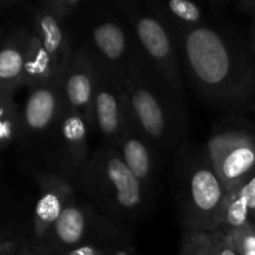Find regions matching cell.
<instances>
[{
    "label": "cell",
    "mask_w": 255,
    "mask_h": 255,
    "mask_svg": "<svg viewBox=\"0 0 255 255\" xmlns=\"http://www.w3.org/2000/svg\"><path fill=\"white\" fill-rule=\"evenodd\" d=\"M184 80L197 99L224 119H244L255 105V52L223 20L173 30Z\"/></svg>",
    "instance_id": "cell-1"
},
{
    "label": "cell",
    "mask_w": 255,
    "mask_h": 255,
    "mask_svg": "<svg viewBox=\"0 0 255 255\" xmlns=\"http://www.w3.org/2000/svg\"><path fill=\"white\" fill-rule=\"evenodd\" d=\"M129 115L142 136L162 153L173 154L188 141L184 97L144 60L121 75Z\"/></svg>",
    "instance_id": "cell-2"
},
{
    "label": "cell",
    "mask_w": 255,
    "mask_h": 255,
    "mask_svg": "<svg viewBox=\"0 0 255 255\" xmlns=\"http://www.w3.org/2000/svg\"><path fill=\"white\" fill-rule=\"evenodd\" d=\"M71 181L102 216L129 232L147 219L153 206L119 149L109 144L100 143Z\"/></svg>",
    "instance_id": "cell-3"
},
{
    "label": "cell",
    "mask_w": 255,
    "mask_h": 255,
    "mask_svg": "<svg viewBox=\"0 0 255 255\" xmlns=\"http://www.w3.org/2000/svg\"><path fill=\"white\" fill-rule=\"evenodd\" d=\"M169 183L183 231L218 228L227 191L203 146L187 141L172 154Z\"/></svg>",
    "instance_id": "cell-4"
},
{
    "label": "cell",
    "mask_w": 255,
    "mask_h": 255,
    "mask_svg": "<svg viewBox=\"0 0 255 255\" xmlns=\"http://www.w3.org/2000/svg\"><path fill=\"white\" fill-rule=\"evenodd\" d=\"M69 25L75 45L120 75L146 60L114 0H85Z\"/></svg>",
    "instance_id": "cell-5"
},
{
    "label": "cell",
    "mask_w": 255,
    "mask_h": 255,
    "mask_svg": "<svg viewBox=\"0 0 255 255\" xmlns=\"http://www.w3.org/2000/svg\"><path fill=\"white\" fill-rule=\"evenodd\" d=\"M114 1L128 21L149 66L153 67L179 96L184 97L186 80L178 41L171 25L154 9L149 0Z\"/></svg>",
    "instance_id": "cell-6"
},
{
    "label": "cell",
    "mask_w": 255,
    "mask_h": 255,
    "mask_svg": "<svg viewBox=\"0 0 255 255\" xmlns=\"http://www.w3.org/2000/svg\"><path fill=\"white\" fill-rule=\"evenodd\" d=\"M244 119H224L203 144L227 193L255 174V129Z\"/></svg>",
    "instance_id": "cell-7"
},
{
    "label": "cell",
    "mask_w": 255,
    "mask_h": 255,
    "mask_svg": "<svg viewBox=\"0 0 255 255\" xmlns=\"http://www.w3.org/2000/svg\"><path fill=\"white\" fill-rule=\"evenodd\" d=\"M99 237L129 238L132 232L102 216L86 198L77 196L76 192L55 223L42 255H65L70 249Z\"/></svg>",
    "instance_id": "cell-8"
},
{
    "label": "cell",
    "mask_w": 255,
    "mask_h": 255,
    "mask_svg": "<svg viewBox=\"0 0 255 255\" xmlns=\"http://www.w3.org/2000/svg\"><path fill=\"white\" fill-rule=\"evenodd\" d=\"M95 62L96 82L92 99L91 131L99 134L100 143L119 148L126 128L132 121L121 75L96 59Z\"/></svg>",
    "instance_id": "cell-9"
},
{
    "label": "cell",
    "mask_w": 255,
    "mask_h": 255,
    "mask_svg": "<svg viewBox=\"0 0 255 255\" xmlns=\"http://www.w3.org/2000/svg\"><path fill=\"white\" fill-rule=\"evenodd\" d=\"M90 125L81 115L64 110L49 147L50 171L72 179L90 158Z\"/></svg>",
    "instance_id": "cell-10"
},
{
    "label": "cell",
    "mask_w": 255,
    "mask_h": 255,
    "mask_svg": "<svg viewBox=\"0 0 255 255\" xmlns=\"http://www.w3.org/2000/svg\"><path fill=\"white\" fill-rule=\"evenodd\" d=\"M64 110L60 81L29 89L26 101L20 111L19 139L29 143L50 144Z\"/></svg>",
    "instance_id": "cell-11"
},
{
    "label": "cell",
    "mask_w": 255,
    "mask_h": 255,
    "mask_svg": "<svg viewBox=\"0 0 255 255\" xmlns=\"http://www.w3.org/2000/svg\"><path fill=\"white\" fill-rule=\"evenodd\" d=\"M34 179L39 187V198L35 204L32 237L29 246L42 254L55 223L69 199L76 194V189L71 179L51 171L35 172Z\"/></svg>",
    "instance_id": "cell-12"
},
{
    "label": "cell",
    "mask_w": 255,
    "mask_h": 255,
    "mask_svg": "<svg viewBox=\"0 0 255 255\" xmlns=\"http://www.w3.org/2000/svg\"><path fill=\"white\" fill-rule=\"evenodd\" d=\"M96 82V62L89 51L75 45L69 66L61 76L65 109L81 115L92 126V99Z\"/></svg>",
    "instance_id": "cell-13"
},
{
    "label": "cell",
    "mask_w": 255,
    "mask_h": 255,
    "mask_svg": "<svg viewBox=\"0 0 255 255\" xmlns=\"http://www.w3.org/2000/svg\"><path fill=\"white\" fill-rule=\"evenodd\" d=\"M119 152L127 168L154 203L162 169V153L141 134L133 121L126 128Z\"/></svg>",
    "instance_id": "cell-14"
},
{
    "label": "cell",
    "mask_w": 255,
    "mask_h": 255,
    "mask_svg": "<svg viewBox=\"0 0 255 255\" xmlns=\"http://www.w3.org/2000/svg\"><path fill=\"white\" fill-rule=\"evenodd\" d=\"M31 29L49 54L55 70L61 79L75 49L74 35L70 25L57 19L41 6H37L34 10Z\"/></svg>",
    "instance_id": "cell-15"
},
{
    "label": "cell",
    "mask_w": 255,
    "mask_h": 255,
    "mask_svg": "<svg viewBox=\"0 0 255 255\" xmlns=\"http://www.w3.org/2000/svg\"><path fill=\"white\" fill-rule=\"evenodd\" d=\"M32 30L20 26L0 44V92L15 94L22 87L25 57Z\"/></svg>",
    "instance_id": "cell-16"
},
{
    "label": "cell",
    "mask_w": 255,
    "mask_h": 255,
    "mask_svg": "<svg viewBox=\"0 0 255 255\" xmlns=\"http://www.w3.org/2000/svg\"><path fill=\"white\" fill-rule=\"evenodd\" d=\"M173 30L198 27L218 19L199 2L191 0H149Z\"/></svg>",
    "instance_id": "cell-17"
},
{
    "label": "cell",
    "mask_w": 255,
    "mask_h": 255,
    "mask_svg": "<svg viewBox=\"0 0 255 255\" xmlns=\"http://www.w3.org/2000/svg\"><path fill=\"white\" fill-rule=\"evenodd\" d=\"M59 81H61V79L57 75L49 54L40 42L39 37L32 31L29 49L25 57L22 86L34 89V87L51 85Z\"/></svg>",
    "instance_id": "cell-18"
},
{
    "label": "cell",
    "mask_w": 255,
    "mask_h": 255,
    "mask_svg": "<svg viewBox=\"0 0 255 255\" xmlns=\"http://www.w3.org/2000/svg\"><path fill=\"white\" fill-rule=\"evenodd\" d=\"M15 94L0 92V152L19 139L20 111L14 100Z\"/></svg>",
    "instance_id": "cell-19"
},
{
    "label": "cell",
    "mask_w": 255,
    "mask_h": 255,
    "mask_svg": "<svg viewBox=\"0 0 255 255\" xmlns=\"http://www.w3.org/2000/svg\"><path fill=\"white\" fill-rule=\"evenodd\" d=\"M132 247V237L129 238H109L99 237L84 242L80 246L70 249L65 255H120Z\"/></svg>",
    "instance_id": "cell-20"
},
{
    "label": "cell",
    "mask_w": 255,
    "mask_h": 255,
    "mask_svg": "<svg viewBox=\"0 0 255 255\" xmlns=\"http://www.w3.org/2000/svg\"><path fill=\"white\" fill-rule=\"evenodd\" d=\"M178 255H216L211 232L183 231Z\"/></svg>",
    "instance_id": "cell-21"
},
{
    "label": "cell",
    "mask_w": 255,
    "mask_h": 255,
    "mask_svg": "<svg viewBox=\"0 0 255 255\" xmlns=\"http://www.w3.org/2000/svg\"><path fill=\"white\" fill-rule=\"evenodd\" d=\"M84 2L85 0H42L39 2V6L69 24Z\"/></svg>",
    "instance_id": "cell-22"
},
{
    "label": "cell",
    "mask_w": 255,
    "mask_h": 255,
    "mask_svg": "<svg viewBox=\"0 0 255 255\" xmlns=\"http://www.w3.org/2000/svg\"><path fill=\"white\" fill-rule=\"evenodd\" d=\"M212 233L216 255H241L233 233L222 228L214 229Z\"/></svg>",
    "instance_id": "cell-23"
},
{
    "label": "cell",
    "mask_w": 255,
    "mask_h": 255,
    "mask_svg": "<svg viewBox=\"0 0 255 255\" xmlns=\"http://www.w3.org/2000/svg\"><path fill=\"white\" fill-rule=\"evenodd\" d=\"M233 233L241 255H255V226L248 224Z\"/></svg>",
    "instance_id": "cell-24"
},
{
    "label": "cell",
    "mask_w": 255,
    "mask_h": 255,
    "mask_svg": "<svg viewBox=\"0 0 255 255\" xmlns=\"http://www.w3.org/2000/svg\"><path fill=\"white\" fill-rule=\"evenodd\" d=\"M22 244L17 239H2L0 241V255H14L17 253Z\"/></svg>",
    "instance_id": "cell-25"
},
{
    "label": "cell",
    "mask_w": 255,
    "mask_h": 255,
    "mask_svg": "<svg viewBox=\"0 0 255 255\" xmlns=\"http://www.w3.org/2000/svg\"><path fill=\"white\" fill-rule=\"evenodd\" d=\"M237 10L242 14L253 17L255 22V0H241L237 2Z\"/></svg>",
    "instance_id": "cell-26"
},
{
    "label": "cell",
    "mask_w": 255,
    "mask_h": 255,
    "mask_svg": "<svg viewBox=\"0 0 255 255\" xmlns=\"http://www.w3.org/2000/svg\"><path fill=\"white\" fill-rule=\"evenodd\" d=\"M15 255H42V254H40L39 252L34 251L29 244H22V246L20 247L19 251H17V253Z\"/></svg>",
    "instance_id": "cell-27"
},
{
    "label": "cell",
    "mask_w": 255,
    "mask_h": 255,
    "mask_svg": "<svg viewBox=\"0 0 255 255\" xmlns=\"http://www.w3.org/2000/svg\"><path fill=\"white\" fill-rule=\"evenodd\" d=\"M248 39H249V42H251L252 47H253V50H254V52H255V22L253 24V26H252L251 34H249Z\"/></svg>",
    "instance_id": "cell-28"
},
{
    "label": "cell",
    "mask_w": 255,
    "mask_h": 255,
    "mask_svg": "<svg viewBox=\"0 0 255 255\" xmlns=\"http://www.w3.org/2000/svg\"><path fill=\"white\" fill-rule=\"evenodd\" d=\"M2 40H4L2 39V30H0V44L2 42Z\"/></svg>",
    "instance_id": "cell-29"
},
{
    "label": "cell",
    "mask_w": 255,
    "mask_h": 255,
    "mask_svg": "<svg viewBox=\"0 0 255 255\" xmlns=\"http://www.w3.org/2000/svg\"><path fill=\"white\" fill-rule=\"evenodd\" d=\"M251 112H254V115H255V105H254L253 109H252V111H251Z\"/></svg>",
    "instance_id": "cell-30"
},
{
    "label": "cell",
    "mask_w": 255,
    "mask_h": 255,
    "mask_svg": "<svg viewBox=\"0 0 255 255\" xmlns=\"http://www.w3.org/2000/svg\"><path fill=\"white\" fill-rule=\"evenodd\" d=\"M2 239H6V238H2V237L0 236V241H2Z\"/></svg>",
    "instance_id": "cell-31"
}]
</instances>
